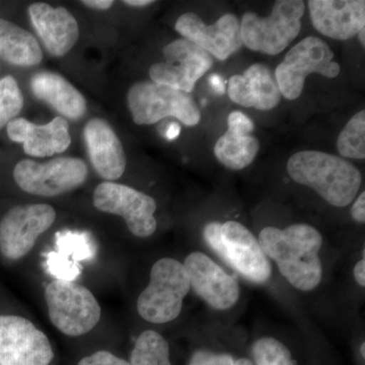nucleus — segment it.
Here are the masks:
<instances>
[{
	"mask_svg": "<svg viewBox=\"0 0 365 365\" xmlns=\"http://www.w3.org/2000/svg\"><path fill=\"white\" fill-rule=\"evenodd\" d=\"M259 244L267 258L272 259L285 280L300 292L316 289L323 279L319 252L323 237L307 223L285 228L267 227L261 230Z\"/></svg>",
	"mask_w": 365,
	"mask_h": 365,
	"instance_id": "1",
	"label": "nucleus"
},
{
	"mask_svg": "<svg viewBox=\"0 0 365 365\" xmlns=\"http://www.w3.org/2000/svg\"><path fill=\"white\" fill-rule=\"evenodd\" d=\"M287 170L294 182L335 207L350 205L361 187V173L353 163L324 151H299L288 158Z\"/></svg>",
	"mask_w": 365,
	"mask_h": 365,
	"instance_id": "2",
	"label": "nucleus"
},
{
	"mask_svg": "<svg viewBox=\"0 0 365 365\" xmlns=\"http://www.w3.org/2000/svg\"><path fill=\"white\" fill-rule=\"evenodd\" d=\"M203 237L209 248L246 279L260 284L271 277L270 262L258 239L241 222H209Z\"/></svg>",
	"mask_w": 365,
	"mask_h": 365,
	"instance_id": "3",
	"label": "nucleus"
},
{
	"mask_svg": "<svg viewBox=\"0 0 365 365\" xmlns=\"http://www.w3.org/2000/svg\"><path fill=\"white\" fill-rule=\"evenodd\" d=\"M306 4L302 0H277L268 16L248 11L240 21L242 46L262 54H280L302 30Z\"/></svg>",
	"mask_w": 365,
	"mask_h": 365,
	"instance_id": "4",
	"label": "nucleus"
},
{
	"mask_svg": "<svg viewBox=\"0 0 365 365\" xmlns=\"http://www.w3.org/2000/svg\"><path fill=\"white\" fill-rule=\"evenodd\" d=\"M191 289L186 269L176 259H160L150 270V282L137 299L139 316L151 324H167L181 314Z\"/></svg>",
	"mask_w": 365,
	"mask_h": 365,
	"instance_id": "5",
	"label": "nucleus"
},
{
	"mask_svg": "<svg viewBox=\"0 0 365 365\" xmlns=\"http://www.w3.org/2000/svg\"><path fill=\"white\" fill-rule=\"evenodd\" d=\"M44 294L50 321L64 335H86L100 323V304L83 285L57 279L47 285Z\"/></svg>",
	"mask_w": 365,
	"mask_h": 365,
	"instance_id": "6",
	"label": "nucleus"
},
{
	"mask_svg": "<svg viewBox=\"0 0 365 365\" xmlns=\"http://www.w3.org/2000/svg\"><path fill=\"white\" fill-rule=\"evenodd\" d=\"M134 123L153 125L173 117L186 126H195L201 112L191 93L153 81H140L131 86L127 96Z\"/></svg>",
	"mask_w": 365,
	"mask_h": 365,
	"instance_id": "7",
	"label": "nucleus"
},
{
	"mask_svg": "<svg viewBox=\"0 0 365 365\" xmlns=\"http://www.w3.org/2000/svg\"><path fill=\"white\" fill-rule=\"evenodd\" d=\"M334 58L335 54L325 41L314 36L300 41L287 53L274 72L281 96L290 101L299 98L309 74L337 78L341 67Z\"/></svg>",
	"mask_w": 365,
	"mask_h": 365,
	"instance_id": "8",
	"label": "nucleus"
},
{
	"mask_svg": "<svg viewBox=\"0 0 365 365\" xmlns=\"http://www.w3.org/2000/svg\"><path fill=\"white\" fill-rule=\"evenodd\" d=\"M88 170L83 160L57 158L46 163L23 160L16 163L14 179L26 193L54 197L78 188L86 182Z\"/></svg>",
	"mask_w": 365,
	"mask_h": 365,
	"instance_id": "9",
	"label": "nucleus"
},
{
	"mask_svg": "<svg viewBox=\"0 0 365 365\" xmlns=\"http://www.w3.org/2000/svg\"><path fill=\"white\" fill-rule=\"evenodd\" d=\"M55 220L56 211L48 204H26L9 209L0 220V256L7 262L25 258Z\"/></svg>",
	"mask_w": 365,
	"mask_h": 365,
	"instance_id": "10",
	"label": "nucleus"
},
{
	"mask_svg": "<svg viewBox=\"0 0 365 365\" xmlns=\"http://www.w3.org/2000/svg\"><path fill=\"white\" fill-rule=\"evenodd\" d=\"M93 201L98 210L123 217L137 237H150L157 230V201L143 192L119 182H104L93 192Z\"/></svg>",
	"mask_w": 365,
	"mask_h": 365,
	"instance_id": "11",
	"label": "nucleus"
},
{
	"mask_svg": "<svg viewBox=\"0 0 365 365\" xmlns=\"http://www.w3.org/2000/svg\"><path fill=\"white\" fill-rule=\"evenodd\" d=\"M53 359L49 338L30 319L0 314V365H50Z\"/></svg>",
	"mask_w": 365,
	"mask_h": 365,
	"instance_id": "12",
	"label": "nucleus"
},
{
	"mask_svg": "<svg viewBox=\"0 0 365 365\" xmlns=\"http://www.w3.org/2000/svg\"><path fill=\"white\" fill-rule=\"evenodd\" d=\"M165 61L153 64L151 81L191 93L197 81L213 66V57L186 39H177L163 50Z\"/></svg>",
	"mask_w": 365,
	"mask_h": 365,
	"instance_id": "13",
	"label": "nucleus"
},
{
	"mask_svg": "<svg viewBox=\"0 0 365 365\" xmlns=\"http://www.w3.org/2000/svg\"><path fill=\"white\" fill-rule=\"evenodd\" d=\"M175 29L182 39L190 41L209 55L225 61L242 47L241 25L237 16L223 14L212 25H206L198 14H182Z\"/></svg>",
	"mask_w": 365,
	"mask_h": 365,
	"instance_id": "14",
	"label": "nucleus"
},
{
	"mask_svg": "<svg viewBox=\"0 0 365 365\" xmlns=\"http://www.w3.org/2000/svg\"><path fill=\"white\" fill-rule=\"evenodd\" d=\"M182 265L192 289L209 307L217 311H227L237 304L241 294L239 283L207 255L193 252Z\"/></svg>",
	"mask_w": 365,
	"mask_h": 365,
	"instance_id": "15",
	"label": "nucleus"
},
{
	"mask_svg": "<svg viewBox=\"0 0 365 365\" xmlns=\"http://www.w3.org/2000/svg\"><path fill=\"white\" fill-rule=\"evenodd\" d=\"M309 16L314 28L330 39H352L365 28L364 0H309Z\"/></svg>",
	"mask_w": 365,
	"mask_h": 365,
	"instance_id": "16",
	"label": "nucleus"
},
{
	"mask_svg": "<svg viewBox=\"0 0 365 365\" xmlns=\"http://www.w3.org/2000/svg\"><path fill=\"white\" fill-rule=\"evenodd\" d=\"M7 135L14 143H23L26 155L36 158L63 153L71 143L68 122L63 117H56L45 125L18 118L7 124Z\"/></svg>",
	"mask_w": 365,
	"mask_h": 365,
	"instance_id": "17",
	"label": "nucleus"
},
{
	"mask_svg": "<svg viewBox=\"0 0 365 365\" xmlns=\"http://www.w3.org/2000/svg\"><path fill=\"white\" fill-rule=\"evenodd\" d=\"M227 95L235 104L259 111L277 107L282 97L273 72L263 63H255L228 79Z\"/></svg>",
	"mask_w": 365,
	"mask_h": 365,
	"instance_id": "18",
	"label": "nucleus"
},
{
	"mask_svg": "<svg viewBox=\"0 0 365 365\" xmlns=\"http://www.w3.org/2000/svg\"><path fill=\"white\" fill-rule=\"evenodd\" d=\"M28 11L36 32L53 56H64L78 42V21L66 7L33 4Z\"/></svg>",
	"mask_w": 365,
	"mask_h": 365,
	"instance_id": "19",
	"label": "nucleus"
},
{
	"mask_svg": "<svg viewBox=\"0 0 365 365\" xmlns=\"http://www.w3.org/2000/svg\"><path fill=\"white\" fill-rule=\"evenodd\" d=\"M83 136L91 162L98 176L116 181L126 170V155L119 137L109 123L100 118L86 123Z\"/></svg>",
	"mask_w": 365,
	"mask_h": 365,
	"instance_id": "20",
	"label": "nucleus"
},
{
	"mask_svg": "<svg viewBox=\"0 0 365 365\" xmlns=\"http://www.w3.org/2000/svg\"><path fill=\"white\" fill-rule=\"evenodd\" d=\"M254 130V122L245 113H230L227 130L218 138L215 146V155L218 162L232 170L249 167L260 150V143L253 135Z\"/></svg>",
	"mask_w": 365,
	"mask_h": 365,
	"instance_id": "21",
	"label": "nucleus"
},
{
	"mask_svg": "<svg viewBox=\"0 0 365 365\" xmlns=\"http://www.w3.org/2000/svg\"><path fill=\"white\" fill-rule=\"evenodd\" d=\"M34 95L51 106L62 116L81 119L86 112V98L63 76L50 71H41L31 79Z\"/></svg>",
	"mask_w": 365,
	"mask_h": 365,
	"instance_id": "22",
	"label": "nucleus"
},
{
	"mask_svg": "<svg viewBox=\"0 0 365 365\" xmlns=\"http://www.w3.org/2000/svg\"><path fill=\"white\" fill-rule=\"evenodd\" d=\"M0 58L18 66H36L43 59L39 42L33 34L0 19Z\"/></svg>",
	"mask_w": 365,
	"mask_h": 365,
	"instance_id": "23",
	"label": "nucleus"
},
{
	"mask_svg": "<svg viewBox=\"0 0 365 365\" xmlns=\"http://www.w3.org/2000/svg\"><path fill=\"white\" fill-rule=\"evenodd\" d=\"M130 365H172L170 345L160 333L146 330L137 338L131 352Z\"/></svg>",
	"mask_w": 365,
	"mask_h": 365,
	"instance_id": "24",
	"label": "nucleus"
},
{
	"mask_svg": "<svg viewBox=\"0 0 365 365\" xmlns=\"http://www.w3.org/2000/svg\"><path fill=\"white\" fill-rule=\"evenodd\" d=\"M337 150L343 158H365V111L350 118L337 138Z\"/></svg>",
	"mask_w": 365,
	"mask_h": 365,
	"instance_id": "25",
	"label": "nucleus"
},
{
	"mask_svg": "<svg viewBox=\"0 0 365 365\" xmlns=\"http://www.w3.org/2000/svg\"><path fill=\"white\" fill-rule=\"evenodd\" d=\"M24 107V96L11 76L0 79V128L18 116Z\"/></svg>",
	"mask_w": 365,
	"mask_h": 365,
	"instance_id": "26",
	"label": "nucleus"
},
{
	"mask_svg": "<svg viewBox=\"0 0 365 365\" xmlns=\"http://www.w3.org/2000/svg\"><path fill=\"white\" fill-rule=\"evenodd\" d=\"M252 351L256 365H295L289 349L275 338H260Z\"/></svg>",
	"mask_w": 365,
	"mask_h": 365,
	"instance_id": "27",
	"label": "nucleus"
},
{
	"mask_svg": "<svg viewBox=\"0 0 365 365\" xmlns=\"http://www.w3.org/2000/svg\"><path fill=\"white\" fill-rule=\"evenodd\" d=\"M235 362L232 355L227 353L197 350L190 359L188 365H235Z\"/></svg>",
	"mask_w": 365,
	"mask_h": 365,
	"instance_id": "28",
	"label": "nucleus"
},
{
	"mask_svg": "<svg viewBox=\"0 0 365 365\" xmlns=\"http://www.w3.org/2000/svg\"><path fill=\"white\" fill-rule=\"evenodd\" d=\"M78 365H130V364L113 354L112 352L101 350L83 357Z\"/></svg>",
	"mask_w": 365,
	"mask_h": 365,
	"instance_id": "29",
	"label": "nucleus"
},
{
	"mask_svg": "<svg viewBox=\"0 0 365 365\" xmlns=\"http://www.w3.org/2000/svg\"><path fill=\"white\" fill-rule=\"evenodd\" d=\"M351 216L355 222L364 225L365 222V192H362L354 201L351 207Z\"/></svg>",
	"mask_w": 365,
	"mask_h": 365,
	"instance_id": "30",
	"label": "nucleus"
},
{
	"mask_svg": "<svg viewBox=\"0 0 365 365\" xmlns=\"http://www.w3.org/2000/svg\"><path fill=\"white\" fill-rule=\"evenodd\" d=\"M209 85L218 93L223 95L225 93V81L218 74H212L208 79Z\"/></svg>",
	"mask_w": 365,
	"mask_h": 365,
	"instance_id": "31",
	"label": "nucleus"
},
{
	"mask_svg": "<svg viewBox=\"0 0 365 365\" xmlns=\"http://www.w3.org/2000/svg\"><path fill=\"white\" fill-rule=\"evenodd\" d=\"M353 274H354L355 280L359 283L360 287H365V260L364 258L361 259V260L357 262L356 265H355L354 270H353Z\"/></svg>",
	"mask_w": 365,
	"mask_h": 365,
	"instance_id": "32",
	"label": "nucleus"
},
{
	"mask_svg": "<svg viewBox=\"0 0 365 365\" xmlns=\"http://www.w3.org/2000/svg\"><path fill=\"white\" fill-rule=\"evenodd\" d=\"M83 4L86 6L91 7V9L106 11L114 4V1H112V0H85Z\"/></svg>",
	"mask_w": 365,
	"mask_h": 365,
	"instance_id": "33",
	"label": "nucleus"
},
{
	"mask_svg": "<svg viewBox=\"0 0 365 365\" xmlns=\"http://www.w3.org/2000/svg\"><path fill=\"white\" fill-rule=\"evenodd\" d=\"M180 132H181V127L179 126V124H170L168 130L165 131V137L169 140H174V139H176L180 135Z\"/></svg>",
	"mask_w": 365,
	"mask_h": 365,
	"instance_id": "34",
	"label": "nucleus"
},
{
	"mask_svg": "<svg viewBox=\"0 0 365 365\" xmlns=\"http://www.w3.org/2000/svg\"><path fill=\"white\" fill-rule=\"evenodd\" d=\"M123 4L133 7H145L155 4V1H153V0H125Z\"/></svg>",
	"mask_w": 365,
	"mask_h": 365,
	"instance_id": "35",
	"label": "nucleus"
},
{
	"mask_svg": "<svg viewBox=\"0 0 365 365\" xmlns=\"http://www.w3.org/2000/svg\"><path fill=\"white\" fill-rule=\"evenodd\" d=\"M357 35H359V39L360 44L362 45V47H364V46H365V28L361 29V31H360V32L359 34H357Z\"/></svg>",
	"mask_w": 365,
	"mask_h": 365,
	"instance_id": "36",
	"label": "nucleus"
},
{
	"mask_svg": "<svg viewBox=\"0 0 365 365\" xmlns=\"http://www.w3.org/2000/svg\"><path fill=\"white\" fill-rule=\"evenodd\" d=\"M235 365H254L251 360L247 359H240L235 362Z\"/></svg>",
	"mask_w": 365,
	"mask_h": 365,
	"instance_id": "37",
	"label": "nucleus"
},
{
	"mask_svg": "<svg viewBox=\"0 0 365 365\" xmlns=\"http://www.w3.org/2000/svg\"><path fill=\"white\" fill-rule=\"evenodd\" d=\"M361 351H362V356H365V352H364V343L361 345Z\"/></svg>",
	"mask_w": 365,
	"mask_h": 365,
	"instance_id": "38",
	"label": "nucleus"
}]
</instances>
